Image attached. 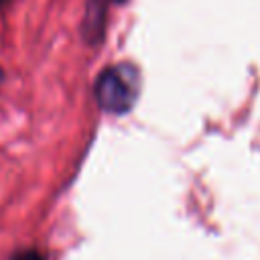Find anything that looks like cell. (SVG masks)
I'll use <instances>...</instances> for the list:
<instances>
[{
	"label": "cell",
	"mask_w": 260,
	"mask_h": 260,
	"mask_svg": "<svg viewBox=\"0 0 260 260\" xmlns=\"http://www.w3.org/2000/svg\"><path fill=\"white\" fill-rule=\"evenodd\" d=\"M136 98V81L130 79V71L120 67L104 69L95 79V100L102 110L110 114H124L132 108Z\"/></svg>",
	"instance_id": "obj_1"
},
{
	"label": "cell",
	"mask_w": 260,
	"mask_h": 260,
	"mask_svg": "<svg viewBox=\"0 0 260 260\" xmlns=\"http://www.w3.org/2000/svg\"><path fill=\"white\" fill-rule=\"evenodd\" d=\"M12 260H43V256H41V254H37L35 250H24V252L16 254Z\"/></svg>",
	"instance_id": "obj_2"
},
{
	"label": "cell",
	"mask_w": 260,
	"mask_h": 260,
	"mask_svg": "<svg viewBox=\"0 0 260 260\" xmlns=\"http://www.w3.org/2000/svg\"><path fill=\"white\" fill-rule=\"evenodd\" d=\"M0 79H2V71H0Z\"/></svg>",
	"instance_id": "obj_3"
},
{
	"label": "cell",
	"mask_w": 260,
	"mask_h": 260,
	"mask_svg": "<svg viewBox=\"0 0 260 260\" xmlns=\"http://www.w3.org/2000/svg\"><path fill=\"white\" fill-rule=\"evenodd\" d=\"M116 2H122V0H116Z\"/></svg>",
	"instance_id": "obj_4"
}]
</instances>
